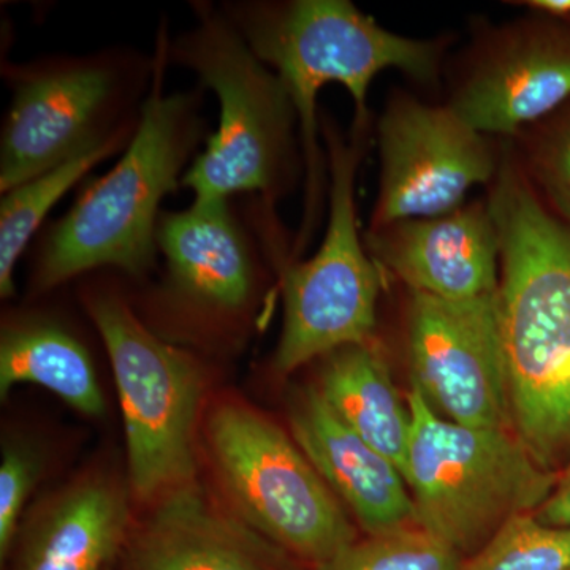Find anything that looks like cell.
Instances as JSON below:
<instances>
[{"label": "cell", "mask_w": 570, "mask_h": 570, "mask_svg": "<svg viewBox=\"0 0 570 570\" xmlns=\"http://www.w3.org/2000/svg\"><path fill=\"white\" fill-rule=\"evenodd\" d=\"M254 55L266 63L294 102L309 183L318 187L317 96L343 85L354 99L355 126H366V99L381 71L397 69L428 81L436 73L438 48L381 28L348 0L227 2L220 7Z\"/></svg>", "instance_id": "4"}, {"label": "cell", "mask_w": 570, "mask_h": 570, "mask_svg": "<svg viewBox=\"0 0 570 570\" xmlns=\"http://www.w3.org/2000/svg\"><path fill=\"white\" fill-rule=\"evenodd\" d=\"M157 249L165 258V291L179 306L232 318L253 303L257 253L230 200H194L183 212L163 213Z\"/></svg>", "instance_id": "12"}, {"label": "cell", "mask_w": 570, "mask_h": 570, "mask_svg": "<svg viewBox=\"0 0 570 570\" xmlns=\"http://www.w3.org/2000/svg\"><path fill=\"white\" fill-rule=\"evenodd\" d=\"M406 480L415 523L464 560L510 519L534 513L560 474L535 463L508 428L459 425L441 417L412 385Z\"/></svg>", "instance_id": "5"}, {"label": "cell", "mask_w": 570, "mask_h": 570, "mask_svg": "<svg viewBox=\"0 0 570 570\" xmlns=\"http://www.w3.org/2000/svg\"><path fill=\"white\" fill-rule=\"evenodd\" d=\"M288 423L298 448L367 535L417 524L403 472L337 417L317 385L295 393Z\"/></svg>", "instance_id": "15"}, {"label": "cell", "mask_w": 570, "mask_h": 570, "mask_svg": "<svg viewBox=\"0 0 570 570\" xmlns=\"http://www.w3.org/2000/svg\"><path fill=\"white\" fill-rule=\"evenodd\" d=\"M540 523L570 528V464L558 478L549 499L534 512Z\"/></svg>", "instance_id": "25"}, {"label": "cell", "mask_w": 570, "mask_h": 570, "mask_svg": "<svg viewBox=\"0 0 570 570\" xmlns=\"http://www.w3.org/2000/svg\"><path fill=\"white\" fill-rule=\"evenodd\" d=\"M167 40L160 32L151 86L121 159L89 184L41 238L32 269L36 291H51L94 269L141 277L153 268L160 204L181 184L205 135L204 88L164 91Z\"/></svg>", "instance_id": "2"}, {"label": "cell", "mask_w": 570, "mask_h": 570, "mask_svg": "<svg viewBox=\"0 0 570 570\" xmlns=\"http://www.w3.org/2000/svg\"><path fill=\"white\" fill-rule=\"evenodd\" d=\"M379 145L382 178L373 228L456 212L469 189L497 170L485 135L450 107L407 97L385 111Z\"/></svg>", "instance_id": "11"}, {"label": "cell", "mask_w": 570, "mask_h": 570, "mask_svg": "<svg viewBox=\"0 0 570 570\" xmlns=\"http://www.w3.org/2000/svg\"><path fill=\"white\" fill-rule=\"evenodd\" d=\"M407 325L412 385L433 411L459 425L512 430L498 292L472 299L412 292Z\"/></svg>", "instance_id": "10"}, {"label": "cell", "mask_w": 570, "mask_h": 570, "mask_svg": "<svg viewBox=\"0 0 570 570\" xmlns=\"http://www.w3.org/2000/svg\"><path fill=\"white\" fill-rule=\"evenodd\" d=\"M129 562L130 570H294L291 554L198 482L156 502L130 540Z\"/></svg>", "instance_id": "14"}, {"label": "cell", "mask_w": 570, "mask_h": 570, "mask_svg": "<svg viewBox=\"0 0 570 570\" xmlns=\"http://www.w3.org/2000/svg\"><path fill=\"white\" fill-rule=\"evenodd\" d=\"M127 491L89 475L58 491L24 531L20 570H102L129 539Z\"/></svg>", "instance_id": "17"}, {"label": "cell", "mask_w": 570, "mask_h": 570, "mask_svg": "<svg viewBox=\"0 0 570 570\" xmlns=\"http://www.w3.org/2000/svg\"><path fill=\"white\" fill-rule=\"evenodd\" d=\"M534 170L561 219L570 225V118L540 142Z\"/></svg>", "instance_id": "24"}, {"label": "cell", "mask_w": 570, "mask_h": 570, "mask_svg": "<svg viewBox=\"0 0 570 570\" xmlns=\"http://www.w3.org/2000/svg\"><path fill=\"white\" fill-rule=\"evenodd\" d=\"M510 422L535 463L570 464V225L505 167L490 198Z\"/></svg>", "instance_id": "1"}, {"label": "cell", "mask_w": 570, "mask_h": 570, "mask_svg": "<svg viewBox=\"0 0 570 570\" xmlns=\"http://www.w3.org/2000/svg\"><path fill=\"white\" fill-rule=\"evenodd\" d=\"M527 6H530L531 9L546 11V13L557 14V17L570 13V0H532Z\"/></svg>", "instance_id": "26"}, {"label": "cell", "mask_w": 570, "mask_h": 570, "mask_svg": "<svg viewBox=\"0 0 570 570\" xmlns=\"http://www.w3.org/2000/svg\"><path fill=\"white\" fill-rule=\"evenodd\" d=\"M341 140L328 130L330 216L324 243L311 261L283 273L284 325L275 356L288 374L337 348L373 340L382 269L371 258L356 224L358 138Z\"/></svg>", "instance_id": "9"}, {"label": "cell", "mask_w": 570, "mask_h": 570, "mask_svg": "<svg viewBox=\"0 0 570 570\" xmlns=\"http://www.w3.org/2000/svg\"><path fill=\"white\" fill-rule=\"evenodd\" d=\"M461 570H570V528L549 527L534 513H521Z\"/></svg>", "instance_id": "21"}, {"label": "cell", "mask_w": 570, "mask_h": 570, "mask_svg": "<svg viewBox=\"0 0 570 570\" xmlns=\"http://www.w3.org/2000/svg\"><path fill=\"white\" fill-rule=\"evenodd\" d=\"M137 130V129H135ZM126 132L115 140L80 154L51 170L2 194L0 204V295L3 299L14 295V269L29 242L37 234L47 214L69 193L82 176L108 157L124 151L134 138Z\"/></svg>", "instance_id": "20"}, {"label": "cell", "mask_w": 570, "mask_h": 570, "mask_svg": "<svg viewBox=\"0 0 570 570\" xmlns=\"http://www.w3.org/2000/svg\"><path fill=\"white\" fill-rule=\"evenodd\" d=\"M318 392L328 406L371 448L406 471L411 411L393 384L373 343L352 344L322 356Z\"/></svg>", "instance_id": "18"}, {"label": "cell", "mask_w": 570, "mask_h": 570, "mask_svg": "<svg viewBox=\"0 0 570 570\" xmlns=\"http://www.w3.org/2000/svg\"><path fill=\"white\" fill-rule=\"evenodd\" d=\"M11 102L0 137V190L137 129L154 58L110 50L2 62Z\"/></svg>", "instance_id": "6"}, {"label": "cell", "mask_w": 570, "mask_h": 570, "mask_svg": "<svg viewBox=\"0 0 570 570\" xmlns=\"http://www.w3.org/2000/svg\"><path fill=\"white\" fill-rule=\"evenodd\" d=\"M205 442L228 508L285 553L328 570L358 542L340 499L266 415L223 401L206 417Z\"/></svg>", "instance_id": "7"}, {"label": "cell", "mask_w": 570, "mask_h": 570, "mask_svg": "<svg viewBox=\"0 0 570 570\" xmlns=\"http://www.w3.org/2000/svg\"><path fill=\"white\" fill-rule=\"evenodd\" d=\"M366 250L412 292L472 299L499 288V232L490 206L472 205L445 216L373 228Z\"/></svg>", "instance_id": "13"}, {"label": "cell", "mask_w": 570, "mask_h": 570, "mask_svg": "<svg viewBox=\"0 0 570 570\" xmlns=\"http://www.w3.org/2000/svg\"><path fill=\"white\" fill-rule=\"evenodd\" d=\"M195 24L167 40L168 63L197 75L219 102V126L181 181L195 200L257 194L275 202L294 174V102L220 7L194 2Z\"/></svg>", "instance_id": "3"}, {"label": "cell", "mask_w": 570, "mask_h": 570, "mask_svg": "<svg viewBox=\"0 0 570 570\" xmlns=\"http://www.w3.org/2000/svg\"><path fill=\"white\" fill-rule=\"evenodd\" d=\"M20 384L39 385L89 417H102L105 400L85 344L66 326L43 317L7 322L0 336V396Z\"/></svg>", "instance_id": "19"}, {"label": "cell", "mask_w": 570, "mask_h": 570, "mask_svg": "<svg viewBox=\"0 0 570 570\" xmlns=\"http://www.w3.org/2000/svg\"><path fill=\"white\" fill-rule=\"evenodd\" d=\"M569 97L570 40L517 29L483 56L450 108L480 134H515Z\"/></svg>", "instance_id": "16"}, {"label": "cell", "mask_w": 570, "mask_h": 570, "mask_svg": "<svg viewBox=\"0 0 570 570\" xmlns=\"http://www.w3.org/2000/svg\"><path fill=\"white\" fill-rule=\"evenodd\" d=\"M464 558L414 524L356 542L328 570H461Z\"/></svg>", "instance_id": "22"}, {"label": "cell", "mask_w": 570, "mask_h": 570, "mask_svg": "<svg viewBox=\"0 0 570 570\" xmlns=\"http://www.w3.org/2000/svg\"><path fill=\"white\" fill-rule=\"evenodd\" d=\"M41 461L22 444L3 448L0 463V557L10 553L18 534L22 509L39 482Z\"/></svg>", "instance_id": "23"}, {"label": "cell", "mask_w": 570, "mask_h": 570, "mask_svg": "<svg viewBox=\"0 0 570 570\" xmlns=\"http://www.w3.org/2000/svg\"><path fill=\"white\" fill-rule=\"evenodd\" d=\"M85 305L110 356L135 497L157 502L193 485L204 366L190 352L157 335L116 292L92 288Z\"/></svg>", "instance_id": "8"}]
</instances>
